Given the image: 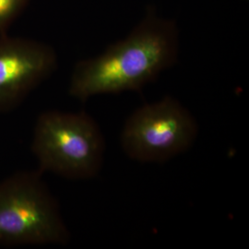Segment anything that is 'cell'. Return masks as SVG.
I'll use <instances>...</instances> for the list:
<instances>
[{
	"mask_svg": "<svg viewBox=\"0 0 249 249\" xmlns=\"http://www.w3.org/2000/svg\"><path fill=\"white\" fill-rule=\"evenodd\" d=\"M177 27L149 14L123 41L74 68L69 94L81 102L99 94L140 91L178 61Z\"/></svg>",
	"mask_w": 249,
	"mask_h": 249,
	"instance_id": "6da1fadb",
	"label": "cell"
},
{
	"mask_svg": "<svg viewBox=\"0 0 249 249\" xmlns=\"http://www.w3.org/2000/svg\"><path fill=\"white\" fill-rule=\"evenodd\" d=\"M32 151L41 173L86 180L102 169L106 142L97 122L85 112L52 110L36 120Z\"/></svg>",
	"mask_w": 249,
	"mask_h": 249,
	"instance_id": "7a4b0ae2",
	"label": "cell"
},
{
	"mask_svg": "<svg viewBox=\"0 0 249 249\" xmlns=\"http://www.w3.org/2000/svg\"><path fill=\"white\" fill-rule=\"evenodd\" d=\"M71 234L40 171H20L0 182V245H66Z\"/></svg>",
	"mask_w": 249,
	"mask_h": 249,
	"instance_id": "3957f363",
	"label": "cell"
},
{
	"mask_svg": "<svg viewBox=\"0 0 249 249\" xmlns=\"http://www.w3.org/2000/svg\"><path fill=\"white\" fill-rule=\"evenodd\" d=\"M197 134L195 117L178 100L165 96L138 108L128 116L120 144L132 160L162 163L188 151Z\"/></svg>",
	"mask_w": 249,
	"mask_h": 249,
	"instance_id": "277c9868",
	"label": "cell"
},
{
	"mask_svg": "<svg viewBox=\"0 0 249 249\" xmlns=\"http://www.w3.org/2000/svg\"><path fill=\"white\" fill-rule=\"evenodd\" d=\"M57 68L50 45L19 37H0V115L13 110Z\"/></svg>",
	"mask_w": 249,
	"mask_h": 249,
	"instance_id": "5b68a950",
	"label": "cell"
},
{
	"mask_svg": "<svg viewBox=\"0 0 249 249\" xmlns=\"http://www.w3.org/2000/svg\"><path fill=\"white\" fill-rule=\"evenodd\" d=\"M28 0H0V33L4 32L26 6Z\"/></svg>",
	"mask_w": 249,
	"mask_h": 249,
	"instance_id": "8992f818",
	"label": "cell"
}]
</instances>
